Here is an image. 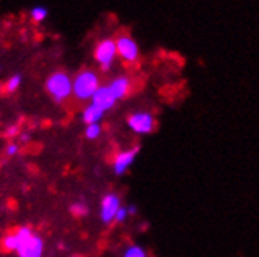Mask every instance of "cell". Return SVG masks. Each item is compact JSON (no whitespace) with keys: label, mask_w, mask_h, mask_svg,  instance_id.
Returning a JSON list of instances; mask_svg holds the SVG:
<instances>
[{"label":"cell","mask_w":259,"mask_h":257,"mask_svg":"<svg viewBox=\"0 0 259 257\" xmlns=\"http://www.w3.org/2000/svg\"><path fill=\"white\" fill-rule=\"evenodd\" d=\"M126 123L136 134H150L156 126V120L150 113H135L128 116Z\"/></svg>","instance_id":"277c9868"},{"label":"cell","mask_w":259,"mask_h":257,"mask_svg":"<svg viewBox=\"0 0 259 257\" xmlns=\"http://www.w3.org/2000/svg\"><path fill=\"white\" fill-rule=\"evenodd\" d=\"M130 214H128V209L126 208H120L119 211H117V214H116V222L117 223H122V222H125V220H126V217H128Z\"/></svg>","instance_id":"ac0fdd59"},{"label":"cell","mask_w":259,"mask_h":257,"mask_svg":"<svg viewBox=\"0 0 259 257\" xmlns=\"http://www.w3.org/2000/svg\"><path fill=\"white\" fill-rule=\"evenodd\" d=\"M70 211L75 217H84L88 214V206L84 203H75V204H72Z\"/></svg>","instance_id":"e0dca14e"},{"label":"cell","mask_w":259,"mask_h":257,"mask_svg":"<svg viewBox=\"0 0 259 257\" xmlns=\"http://www.w3.org/2000/svg\"><path fill=\"white\" fill-rule=\"evenodd\" d=\"M100 134H102L100 123H91V125L86 126V130H84V136L89 140H96L97 137H100Z\"/></svg>","instance_id":"4fadbf2b"},{"label":"cell","mask_w":259,"mask_h":257,"mask_svg":"<svg viewBox=\"0 0 259 257\" xmlns=\"http://www.w3.org/2000/svg\"><path fill=\"white\" fill-rule=\"evenodd\" d=\"M105 116V111H102L100 108H97L96 105H88L83 111V122L86 125H91V123H99Z\"/></svg>","instance_id":"8fae6325"},{"label":"cell","mask_w":259,"mask_h":257,"mask_svg":"<svg viewBox=\"0 0 259 257\" xmlns=\"http://www.w3.org/2000/svg\"><path fill=\"white\" fill-rule=\"evenodd\" d=\"M117 55V47H116V41L114 39H103L97 44L96 47V61L100 64L102 70H108L111 66H113V61L116 60Z\"/></svg>","instance_id":"3957f363"},{"label":"cell","mask_w":259,"mask_h":257,"mask_svg":"<svg viewBox=\"0 0 259 257\" xmlns=\"http://www.w3.org/2000/svg\"><path fill=\"white\" fill-rule=\"evenodd\" d=\"M100 87L99 75L94 70H81L75 80L72 81V94L78 101H86L94 97L97 89Z\"/></svg>","instance_id":"6da1fadb"},{"label":"cell","mask_w":259,"mask_h":257,"mask_svg":"<svg viewBox=\"0 0 259 257\" xmlns=\"http://www.w3.org/2000/svg\"><path fill=\"white\" fill-rule=\"evenodd\" d=\"M116 101H117L116 97L113 95V92H111L108 86H100L97 89V92L94 94V97L91 98V103L96 105L97 108H100L105 113L109 111L111 108H114Z\"/></svg>","instance_id":"9c48e42d"},{"label":"cell","mask_w":259,"mask_h":257,"mask_svg":"<svg viewBox=\"0 0 259 257\" xmlns=\"http://www.w3.org/2000/svg\"><path fill=\"white\" fill-rule=\"evenodd\" d=\"M120 208V198L116 193H106L100 204V218L103 220V223L113 222Z\"/></svg>","instance_id":"8992f818"},{"label":"cell","mask_w":259,"mask_h":257,"mask_svg":"<svg viewBox=\"0 0 259 257\" xmlns=\"http://www.w3.org/2000/svg\"><path fill=\"white\" fill-rule=\"evenodd\" d=\"M46 89L55 101L63 103L72 94V80L66 72H55L47 78Z\"/></svg>","instance_id":"7a4b0ae2"},{"label":"cell","mask_w":259,"mask_h":257,"mask_svg":"<svg viewBox=\"0 0 259 257\" xmlns=\"http://www.w3.org/2000/svg\"><path fill=\"white\" fill-rule=\"evenodd\" d=\"M17 153H19V145H17V143H10L8 148H7V155L11 158V156H16Z\"/></svg>","instance_id":"d6986e66"},{"label":"cell","mask_w":259,"mask_h":257,"mask_svg":"<svg viewBox=\"0 0 259 257\" xmlns=\"http://www.w3.org/2000/svg\"><path fill=\"white\" fill-rule=\"evenodd\" d=\"M138 153H139V146H136V148H133V150H125V151L117 153L114 158V162H113L114 173L123 175L130 167H132V164L135 162Z\"/></svg>","instance_id":"ba28073f"},{"label":"cell","mask_w":259,"mask_h":257,"mask_svg":"<svg viewBox=\"0 0 259 257\" xmlns=\"http://www.w3.org/2000/svg\"><path fill=\"white\" fill-rule=\"evenodd\" d=\"M30 14H31V19L34 22H42L47 17V10L44 7H34Z\"/></svg>","instance_id":"5bb4252c"},{"label":"cell","mask_w":259,"mask_h":257,"mask_svg":"<svg viewBox=\"0 0 259 257\" xmlns=\"http://www.w3.org/2000/svg\"><path fill=\"white\" fill-rule=\"evenodd\" d=\"M19 245H21V242H19V237L16 235V232H11V234L5 235L4 240H2V248L5 251H17Z\"/></svg>","instance_id":"7c38bea8"},{"label":"cell","mask_w":259,"mask_h":257,"mask_svg":"<svg viewBox=\"0 0 259 257\" xmlns=\"http://www.w3.org/2000/svg\"><path fill=\"white\" fill-rule=\"evenodd\" d=\"M117 55L126 63H135L139 58V48L138 44L126 34H122L116 39Z\"/></svg>","instance_id":"5b68a950"},{"label":"cell","mask_w":259,"mask_h":257,"mask_svg":"<svg viewBox=\"0 0 259 257\" xmlns=\"http://www.w3.org/2000/svg\"><path fill=\"white\" fill-rule=\"evenodd\" d=\"M123 257H147V252H145L141 246L133 245V246H130V248L125 251Z\"/></svg>","instance_id":"9a60e30c"},{"label":"cell","mask_w":259,"mask_h":257,"mask_svg":"<svg viewBox=\"0 0 259 257\" xmlns=\"http://www.w3.org/2000/svg\"><path fill=\"white\" fill-rule=\"evenodd\" d=\"M108 87L116 97V100H122L130 94V90H132V80L128 77H117L108 84Z\"/></svg>","instance_id":"30bf717a"},{"label":"cell","mask_w":259,"mask_h":257,"mask_svg":"<svg viewBox=\"0 0 259 257\" xmlns=\"http://www.w3.org/2000/svg\"><path fill=\"white\" fill-rule=\"evenodd\" d=\"M21 81H22L21 75H13V77L7 81V86H5L7 92H14V90H17V87L21 86Z\"/></svg>","instance_id":"2e32d148"},{"label":"cell","mask_w":259,"mask_h":257,"mask_svg":"<svg viewBox=\"0 0 259 257\" xmlns=\"http://www.w3.org/2000/svg\"><path fill=\"white\" fill-rule=\"evenodd\" d=\"M19 257H42L44 252V242L39 235H31L27 240L17 248L16 251Z\"/></svg>","instance_id":"52a82bcc"}]
</instances>
